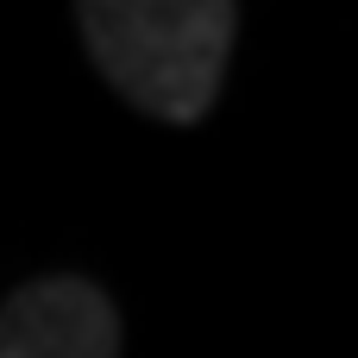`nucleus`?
I'll list each match as a JSON object with an SVG mask.
<instances>
[{"mask_svg":"<svg viewBox=\"0 0 358 358\" xmlns=\"http://www.w3.org/2000/svg\"><path fill=\"white\" fill-rule=\"evenodd\" d=\"M76 31L126 107L201 126L233 63L239 0H76Z\"/></svg>","mask_w":358,"mask_h":358,"instance_id":"nucleus-1","label":"nucleus"},{"mask_svg":"<svg viewBox=\"0 0 358 358\" xmlns=\"http://www.w3.org/2000/svg\"><path fill=\"white\" fill-rule=\"evenodd\" d=\"M120 308L76 271L25 277L0 302V358H120Z\"/></svg>","mask_w":358,"mask_h":358,"instance_id":"nucleus-2","label":"nucleus"}]
</instances>
